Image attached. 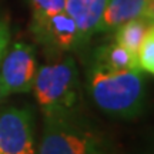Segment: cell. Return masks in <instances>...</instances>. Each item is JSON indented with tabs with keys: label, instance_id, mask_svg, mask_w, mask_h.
Here are the masks:
<instances>
[{
	"label": "cell",
	"instance_id": "1",
	"mask_svg": "<svg viewBox=\"0 0 154 154\" xmlns=\"http://www.w3.org/2000/svg\"><path fill=\"white\" fill-rule=\"evenodd\" d=\"M88 91L103 113L131 119L143 109L144 74L140 69L113 70L94 63L88 76Z\"/></svg>",
	"mask_w": 154,
	"mask_h": 154
},
{
	"label": "cell",
	"instance_id": "2",
	"mask_svg": "<svg viewBox=\"0 0 154 154\" xmlns=\"http://www.w3.org/2000/svg\"><path fill=\"white\" fill-rule=\"evenodd\" d=\"M32 91L44 117L74 116L80 101V79L74 59L63 54L38 67Z\"/></svg>",
	"mask_w": 154,
	"mask_h": 154
},
{
	"label": "cell",
	"instance_id": "3",
	"mask_svg": "<svg viewBox=\"0 0 154 154\" xmlns=\"http://www.w3.org/2000/svg\"><path fill=\"white\" fill-rule=\"evenodd\" d=\"M37 154H111V150L96 128L66 116L44 117Z\"/></svg>",
	"mask_w": 154,
	"mask_h": 154
},
{
	"label": "cell",
	"instance_id": "4",
	"mask_svg": "<svg viewBox=\"0 0 154 154\" xmlns=\"http://www.w3.org/2000/svg\"><path fill=\"white\" fill-rule=\"evenodd\" d=\"M37 69L36 50L32 44L16 42L7 47L0 64V100L32 91Z\"/></svg>",
	"mask_w": 154,
	"mask_h": 154
},
{
	"label": "cell",
	"instance_id": "5",
	"mask_svg": "<svg viewBox=\"0 0 154 154\" xmlns=\"http://www.w3.org/2000/svg\"><path fill=\"white\" fill-rule=\"evenodd\" d=\"M30 32L36 43L53 59L83 47L79 29L66 10L43 19H32Z\"/></svg>",
	"mask_w": 154,
	"mask_h": 154
},
{
	"label": "cell",
	"instance_id": "6",
	"mask_svg": "<svg viewBox=\"0 0 154 154\" xmlns=\"http://www.w3.org/2000/svg\"><path fill=\"white\" fill-rule=\"evenodd\" d=\"M0 154H37L30 107H7L0 113Z\"/></svg>",
	"mask_w": 154,
	"mask_h": 154
},
{
	"label": "cell",
	"instance_id": "7",
	"mask_svg": "<svg viewBox=\"0 0 154 154\" xmlns=\"http://www.w3.org/2000/svg\"><path fill=\"white\" fill-rule=\"evenodd\" d=\"M109 0H67L66 13L79 29L82 46L96 34V29L104 13Z\"/></svg>",
	"mask_w": 154,
	"mask_h": 154
},
{
	"label": "cell",
	"instance_id": "8",
	"mask_svg": "<svg viewBox=\"0 0 154 154\" xmlns=\"http://www.w3.org/2000/svg\"><path fill=\"white\" fill-rule=\"evenodd\" d=\"M146 0H109L96 34L113 33L120 24L141 16Z\"/></svg>",
	"mask_w": 154,
	"mask_h": 154
},
{
	"label": "cell",
	"instance_id": "9",
	"mask_svg": "<svg viewBox=\"0 0 154 154\" xmlns=\"http://www.w3.org/2000/svg\"><path fill=\"white\" fill-rule=\"evenodd\" d=\"M96 64L113 70H126V69H138L137 54L119 43H110L101 46L96 50Z\"/></svg>",
	"mask_w": 154,
	"mask_h": 154
},
{
	"label": "cell",
	"instance_id": "10",
	"mask_svg": "<svg viewBox=\"0 0 154 154\" xmlns=\"http://www.w3.org/2000/svg\"><path fill=\"white\" fill-rule=\"evenodd\" d=\"M151 26L153 24L141 16L131 19V20L120 24L114 30V42L133 51L134 54H137L138 47Z\"/></svg>",
	"mask_w": 154,
	"mask_h": 154
},
{
	"label": "cell",
	"instance_id": "11",
	"mask_svg": "<svg viewBox=\"0 0 154 154\" xmlns=\"http://www.w3.org/2000/svg\"><path fill=\"white\" fill-rule=\"evenodd\" d=\"M137 64L141 72L154 76V24L146 33L137 50Z\"/></svg>",
	"mask_w": 154,
	"mask_h": 154
},
{
	"label": "cell",
	"instance_id": "12",
	"mask_svg": "<svg viewBox=\"0 0 154 154\" xmlns=\"http://www.w3.org/2000/svg\"><path fill=\"white\" fill-rule=\"evenodd\" d=\"M67 0H29L32 19H43L66 10Z\"/></svg>",
	"mask_w": 154,
	"mask_h": 154
},
{
	"label": "cell",
	"instance_id": "13",
	"mask_svg": "<svg viewBox=\"0 0 154 154\" xmlns=\"http://www.w3.org/2000/svg\"><path fill=\"white\" fill-rule=\"evenodd\" d=\"M10 43V24L6 17L0 16V64Z\"/></svg>",
	"mask_w": 154,
	"mask_h": 154
},
{
	"label": "cell",
	"instance_id": "14",
	"mask_svg": "<svg viewBox=\"0 0 154 154\" xmlns=\"http://www.w3.org/2000/svg\"><path fill=\"white\" fill-rule=\"evenodd\" d=\"M141 17H144L147 22L154 24V0H146Z\"/></svg>",
	"mask_w": 154,
	"mask_h": 154
}]
</instances>
